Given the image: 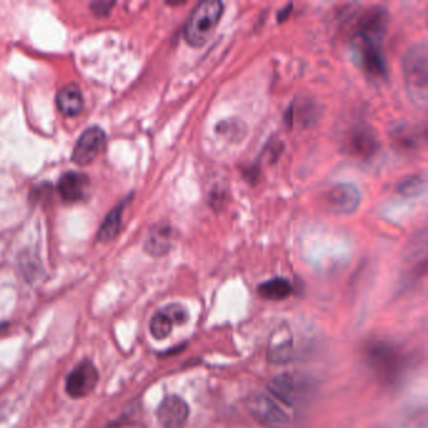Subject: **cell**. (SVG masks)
Segmentation results:
<instances>
[{
  "label": "cell",
  "instance_id": "cell-1",
  "mask_svg": "<svg viewBox=\"0 0 428 428\" xmlns=\"http://www.w3.org/2000/svg\"><path fill=\"white\" fill-rule=\"evenodd\" d=\"M388 24L384 8L374 6L362 16L358 31L350 39V49L360 68L373 78H384L387 63L382 52L381 42Z\"/></svg>",
  "mask_w": 428,
  "mask_h": 428
},
{
  "label": "cell",
  "instance_id": "cell-2",
  "mask_svg": "<svg viewBox=\"0 0 428 428\" xmlns=\"http://www.w3.org/2000/svg\"><path fill=\"white\" fill-rule=\"evenodd\" d=\"M408 97L418 107H426L428 98V48L421 42L408 48L402 62Z\"/></svg>",
  "mask_w": 428,
  "mask_h": 428
},
{
  "label": "cell",
  "instance_id": "cell-3",
  "mask_svg": "<svg viewBox=\"0 0 428 428\" xmlns=\"http://www.w3.org/2000/svg\"><path fill=\"white\" fill-rule=\"evenodd\" d=\"M224 14V3L219 0L200 1L185 24V39L191 47H203L213 37Z\"/></svg>",
  "mask_w": 428,
  "mask_h": 428
},
{
  "label": "cell",
  "instance_id": "cell-4",
  "mask_svg": "<svg viewBox=\"0 0 428 428\" xmlns=\"http://www.w3.org/2000/svg\"><path fill=\"white\" fill-rule=\"evenodd\" d=\"M248 408L255 419L269 427H280L289 421L287 412L277 404V401L264 393L250 396L248 399Z\"/></svg>",
  "mask_w": 428,
  "mask_h": 428
},
{
  "label": "cell",
  "instance_id": "cell-5",
  "mask_svg": "<svg viewBox=\"0 0 428 428\" xmlns=\"http://www.w3.org/2000/svg\"><path fill=\"white\" fill-rule=\"evenodd\" d=\"M98 382V371L91 360H86L74 367L66 379V392L72 398H83L93 391Z\"/></svg>",
  "mask_w": 428,
  "mask_h": 428
},
{
  "label": "cell",
  "instance_id": "cell-6",
  "mask_svg": "<svg viewBox=\"0 0 428 428\" xmlns=\"http://www.w3.org/2000/svg\"><path fill=\"white\" fill-rule=\"evenodd\" d=\"M269 391L275 401L279 399L280 402L294 407L307 396L308 384L297 376L280 374L269 384Z\"/></svg>",
  "mask_w": 428,
  "mask_h": 428
},
{
  "label": "cell",
  "instance_id": "cell-7",
  "mask_svg": "<svg viewBox=\"0 0 428 428\" xmlns=\"http://www.w3.org/2000/svg\"><path fill=\"white\" fill-rule=\"evenodd\" d=\"M188 320V312L180 304H168L160 309L151 319L150 330L155 340H165L173 332V325H181Z\"/></svg>",
  "mask_w": 428,
  "mask_h": 428
},
{
  "label": "cell",
  "instance_id": "cell-8",
  "mask_svg": "<svg viewBox=\"0 0 428 428\" xmlns=\"http://www.w3.org/2000/svg\"><path fill=\"white\" fill-rule=\"evenodd\" d=\"M105 132L100 127L94 126L84 131L83 135L79 137L78 141L74 146L73 160L77 165L84 166L93 161L98 156L102 147L105 145Z\"/></svg>",
  "mask_w": 428,
  "mask_h": 428
},
{
  "label": "cell",
  "instance_id": "cell-9",
  "mask_svg": "<svg viewBox=\"0 0 428 428\" xmlns=\"http://www.w3.org/2000/svg\"><path fill=\"white\" fill-rule=\"evenodd\" d=\"M325 201L329 211L335 214H352L360 205V190L352 183H338L329 190Z\"/></svg>",
  "mask_w": 428,
  "mask_h": 428
},
{
  "label": "cell",
  "instance_id": "cell-10",
  "mask_svg": "<svg viewBox=\"0 0 428 428\" xmlns=\"http://www.w3.org/2000/svg\"><path fill=\"white\" fill-rule=\"evenodd\" d=\"M188 414L190 408L186 401L175 394L163 398L157 409V419L163 428H183Z\"/></svg>",
  "mask_w": 428,
  "mask_h": 428
},
{
  "label": "cell",
  "instance_id": "cell-11",
  "mask_svg": "<svg viewBox=\"0 0 428 428\" xmlns=\"http://www.w3.org/2000/svg\"><path fill=\"white\" fill-rule=\"evenodd\" d=\"M89 180L86 175L81 173H66L58 183V191L61 193L64 201L68 203H78L84 199Z\"/></svg>",
  "mask_w": 428,
  "mask_h": 428
},
{
  "label": "cell",
  "instance_id": "cell-12",
  "mask_svg": "<svg viewBox=\"0 0 428 428\" xmlns=\"http://www.w3.org/2000/svg\"><path fill=\"white\" fill-rule=\"evenodd\" d=\"M292 337L287 327L275 329L268 348V358L272 363H287L292 360Z\"/></svg>",
  "mask_w": 428,
  "mask_h": 428
},
{
  "label": "cell",
  "instance_id": "cell-13",
  "mask_svg": "<svg viewBox=\"0 0 428 428\" xmlns=\"http://www.w3.org/2000/svg\"><path fill=\"white\" fill-rule=\"evenodd\" d=\"M173 244V230L166 224L156 225L150 230L145 243V249L153 256H162L168 254Z\"/></svg>",
  "mask_w": 428,
  "mask_h": 428
},
{
  "label": "cell",
  "instance_id": "cell-14",
  "mask_svg": "<svg viewBox=\"0 0 428 428\" xmlns=\"http://www.w3.org/2000/svg\"><path fill=\"white\" fill-rule=\"evenodd\" d=\"M58 110L67 117L79 115L83 107V97L76 84H68L59 89L57 94Z\"/></svg>",
  "mask_w": 428,
  "mask_h": 428
},
{
  "label": "cell",
  "instance_id": "cell-15",
  "mask_svg": "<svg viewBox=\"0 0 428 428\" xmlns=\"http://www.w3.org/2000/svg\"><path fill=\"white\" fill-rule=\"evenodd\" d=\"M292 292V285L285 277H274L267 282H261L258 287V294L261 298L272 302H279L287 299Z\"/></svg>",
  "mask_w": 428,
  "mask_h": 428
},
{
  "label": "cell",
  "instance_id": "cell-16",
  "mask_svg": "<svg viewBox=\"0 0 428 428\" xmlns=\"http://www.w3.org/2000/svg\"><path fill=\"white\" fill-rule=\"evenodd\" d=\"M122 210H123V205H120L118 208L112 210L110 215L106 218L103 225L101 226L100 233H98V239L100 240L108 241L117 235L121 226Z\"/></svg>",
  "mask_w": 428,
  "mask_h": 428
},
{
  "label": "cell",
  "instance_id": "cell-17",
  "mask_svg": "<svg viewBox=\"0 0 428 428\" xmlns=\"http://www.w3.org/2000/svg\"><path fill=\"white\" fill-rule=\"evenodd\" d=\"M352 146L355 153H358L360 156H370L376 150L377 145L376 141L370 136V133L363 131L355 135L352 141Z\"/></svg>",
  "mask_w": 428,
  "mask_h": 428
},
{
  "label": "cell",
  "instance_id": "cell-18",
  "mask_svg": "<svg viewBox=\"0 0 428 428\" xmlns=\"http://www.w3.org/2000/svg\"><path fill=\"white\" fill-rule=\"evenodd\" d=\"M424 186H426L424 178H421V176L418 175V176H411V178H408L406 181H402L401 185L398 186V190H399V193H403L404 196L411 198V196H417L419 193H422L423 190H424Z\"/></svg>",
  "mask_w": 428,
  "mask_h": 428
}]
</instances>
